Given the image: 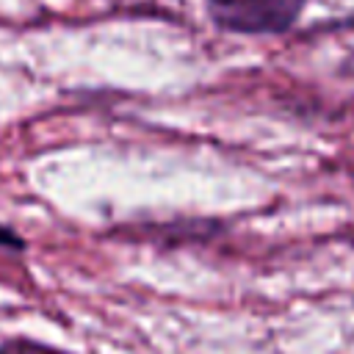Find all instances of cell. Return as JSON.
<instances>
[{"label":"cell","instance_id":"1","mask_svg":"<svg viewBox=\"0 0 354 354\" xmlns=\"http://www.w3.org/2000/svg\"><path fill=\"white\" fill-rule=\"evenodd\" d=\"M210 22L235 36H282L307 8V0H205Z\"/></svg>","mask_w":354,"mask_h":354},{"label":"cell","instance_id":"2","mask_svg":"<svg viewBox=\"0 0 354 354\" xmlns=\"http://www.w3.org/2000/svg\"><path fill=\"white\" fill-rule=\"evenodd\" d=\"M0 354H69V351L55 348V346H47V343L28 340V337H11V340H3L0 343Z\"/></svg>","mask_w":354,"mask_h":354},{"label":"cell","instance_id":"3","mask_svg":"<svg viewBox=\"0 0 354 354\" xmlns=\"http://www.w3.org/2000/svg\"><path fill=\"white\" fill-rule=\"evenodd\" d=\"M0 249H8V252H25V249H28V241H25L19 232H14L11 227L0 224Z\"/></svg>","mask_w":354,"mask_h":354}]
</instances>
